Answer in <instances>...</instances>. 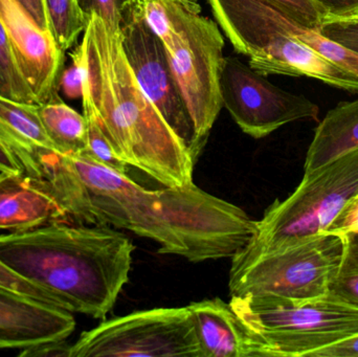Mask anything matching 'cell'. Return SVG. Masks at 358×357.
<instances>
[{"mask_svg": "<svg viewBox=\"0 0 358 357\" xmlns=\"http://www.w3.org/2000/svg\"><path fill=\"white\" fill-rule=\"evenodd\" d=\"M0 94L16 102L38 104L29 83L21 71L16 54L1 21H0Z\"/></svg>", "mask_w": 358, "mask_h": 357, "instance_id": "obj_20", "label": "cell"}, {"mask_svg": "<svg viewBox=\"0 0 358 357\" xmlns=\"http://www.w3.org/2000/svg\"><path fill=\"white\" fill-rule=\"evenodd\" d=\"M329 293L358 306V274H340L329 287Z\"/></svg>", "mask_w": 358, "mask_h": 357, "instance_id": "obj_28", "label": "cell"}, {"mask_svg": "<svg viewBox=\"0 0 358 357\" xmlns=\"http://www.w3.org/2000/svg\"><path fill=\"white\" fill-rule=\"evenodd\" d=\"M87 16L96 14L115 34L120 35L122 13L127 0H79Z\"/></svg>", "mask_w": 358, "mask_h": 357, "instance_id": "obj_25", "label": "cell"}, {"mask_svg": "<svg viewBox=\"0 0 358 357\" xmlns=\"http://www.w3.org/2000/svg\"><path fill=\"white\" fill-rule=\"evenodd\" d=\"M0 138L14 153L23 172L38 177V159L55 151L39 115V105L16 102L0 94Z\"/></svg>", "mask_w": 358, "mask_h": 357, "instance_id": "obj_15", "label": "cell"}, {"mask_svg": "<svg viewBox=\"0 0 358 357\" xmlns=\"http://www.w3.org/2000/svg\"><path fill=\"white\" fill-rule=\"evenodd\" d=\"M358 148V100L341 102L315 130L305 161V174Z\"/></svg>", "mask_w": 358, "mask_h": 357, "instance_id": "obj_17", "label": "cell"}, {"mask_svg": "<svg viewBox=\"0 0 358 357\" xmlns=\"http://www.w3.org/2000/svg\"><path fill=\"white\" fill-rule=\"evenodd\" d=\"M220 94L222 106L254 138H265L292 122L319 117L317 104L277 87L235 57H223Z\"/></svg>", "mask_w": 358, "mask_h": 357, "instance_id": "obj_10", "label": "cell"}, {"mask_svg": "<svg viewBox=\"0 0 358 357\" xmlns=\"http://www.w3.org/2000/svg\"><path fill=\"white\" fill-rule=\"evenodd\" d=\"M50 34L63 52L77 43L87 27L88 16L79 0H44Z\"/></svg>", "mask_w": 358, "mask_h": 357, "instance_id": "obj_19", "label": "cell"}, {"mask_svg": "<svg viewBox=\"0 0 358 357\" xmlns=\"http://www.w3.org/2000/svg\"><path fill=\"white\" fill-rule=\"evenodd\" d=\"M17 1L27 10L41 29L50 31L44 0H17Z\"/></svg>", "mask_w": 358, "mask_h": 357, "instance_id": "obj_33", "label": "cell"}, {"mask_svg": "<svg viewBox=\"0 0 358 357\" xmlns=\"http://www.w3.org/2000/svg\"><path fill=\"white\" fill-rule=\"evenodd\" d=\"M357 14H358V10H357V14H355V15H357ZM353 16H355V15H353Z\"/></svg>", "mask_w": 358, "mask_h": 357, "instance_id": "obj_37", "label": "cell"}, {"mask_svg": "<svg viewBox=\"0 0 358 357\" xmlns=\"http://www.w3.org/2000/svg\"><path fill=\"white\" fill-rule=\"evenodd\" d=\"M192 1H197V0H192Z\"/></svg>", "mask_w": 358, "mask_h": 357, "instance_id": "obj_36", "label": "cell"}, {"mask_svg": "<svg viewBox=\"0 0 358 357\" xmlns=\"http://www.w3.org/2000/svg\"><path fill=\"white\" fill-rule=\"evenodd\" d=\"M120 37L141 87L191 153L195 138L191 115L172 73L165 46L145 22L138 0H127L124 6Z\"/></svg>", "mask_w": 358, "mask_h": 357, "instance_id": "obj_11", "label": "cell"}, {"mask_svg": "<svg viewBox=\"0 0 358 357\" xmlns=\"http://www.w3.org/2000/svg\"><path fill=\"white\" fill-rule=\"evenodd\" d=\"M284 13L309 29H317L326 13L313 0H269Z\"/></svg>", "mask_w": 358, "mask_h": 357, "instance_id": "obj_24", "label": "cell"}, {"mask_svg": "<svg viewBox=\"0 0 358 357\" xmlns=\"http://www.w3.org/2000/svg\"><path fill=\"white\" fill-rule=\"evenodd\" d=\"M245 329L248 357H308L358 335V306L336 296L307 301L264 296H231Z\"/></svg>", "mask_w": 358, "mask_h": 357, "instance_id": "obj_5", "label": "cell"}, {"mask_svg": "<svg viewBox=\"0 0 358 357\" xmlns=\"http://www.w3.org/2000/svg\"><path fill=\"white\" fill-rule=\"evenodd\" d=\"M187 308L204 357H248V335L229 304L203 300Z\"/></svg>", "mask_w": 358, "mask_h": 357, "instance_id": "obj_16", "label": "cell"}, {"mask_svg": "<svg viewBox=\"0 0 358 357\" xmlns=\"http://www.w3.org/2000/svg\"><path fill=\"white\" fill-rule=\"evenodd\" d=\"M75 329L71 312L0 289V349L64 341Z\"/></svg>", "mask_w": 358, "mask_h": 357, "instance_id": "obj_13", "label": "cell"}, {"mask_svg": "<svg viewBox=\"0 0 358 357\" xmlns=\"http://www.w3.org/2000/svg\"><path fill=\"white\" fill-rule=\"evenodd\" d=\"M0 21L38 104L60 100L59 80L65 52L50 31L41 29L17 0H0Z\"/></svg>", "mask_w": 358, "mask_h": 357, "instance_id": "obj_12", "label": "cell"}, {"mask_svg": "<svg viewBox=\"0 0 358 357\" xmlns=\"http://www.w3.org/2000/svg\"><path fill=\"white\" fill-rule=\"evenodd\" d=\"M71 345L64 341L46 342L21 350L20 357H69Z\"/></svg>", "mask_w": 358, "mask_h": 357, "instance_id": "obj_29", "label": "cell"}, {"mask_svg": "<svg viewBox=\"0 0 358 357\" xmlns=\"http://www.w3.org/2000/svg\"><path fill=\"white\" fill-rule=\"evenodd\" d=\"M317 31L328 39L358 54V20L325 15Z\"/></svg>", "mask_w": 358, "mask_h": 357, "instance_id": "obj_23", "label": "cell"}, {"mask_svg": "<svg viewBox=\"0 0 358 357\" xmlns=\"http://www.w3.org/2000/svg\"><path fill=\"white\" fill-rule=\"evenodd\" d=\"M145 22L162 40L193 122L192 157L197 161L220 112L224 39L218 23L192 0H140Z\"/></svg>", "mask_w": 358, "mask_h": 357, "instance_id": "obj_4", "label": "cell"}, {"mask_svg": "<svg viewBox=\"0 0 358 357\" xmlns=\"http://www.w3.org/2000/svg\"><path fill=\"white\" fill-rule=\"evenodd\" d=\"M208 2L231 45L248 57V64L257 73L311 78L341 89L358 92L357 75L294 37L286 27V13L269 0Z\"/></svg>", "mask_w": 358, "mask_h": 357, "instance_id": "obj_6", "label": "cell"}, {"mask_svg": "<svg viewBox=\"0 0 358 357\" xmlns=\"http://www.w3.org/2000/svg\"><path fill=\"white\" fill-rule=\"evenodd\" d=\"M132 241L108 226L55 222L0 236V260L71 314L104 319L128 281Z\"/></svg>", "mask_w": 358, "mask_h": 357, "instance_id": "obj_3", "label": "cell"}, {"mask_svg": "<svg viewBox=\"0 0 358 357\" xmlns=\"http://www.w3.org/2000/svg\"><path fill=\"white\" fill-rule=\"evenodd\" d=\"M37 178L73 224L130 231L155 241L159 254L195 263L233 257L254 232L255 221L243 210L194 182L148 190L84 154L43 153Z\"/></svg>", "mask_w": 358, "mask_h": 357, "instance_id": "obj_1", "label": "cell"}, {"mask_svg": "<svg viewBox=\"0 0 358 357\" xmlns=\"http://www.w3.org/2000/svg\"><path fill=\"white\" fill-rule=\"evenodd\" d=\"M323 8L326 15L336 17H348L357 14L358 0H313Z\"/></svg>", "mask_w": 358, "mask_h": 357, "instance_id": "obj_31", "label": "cell"}, {"mask_svg": "<svg viewBox=\"0 0 358 357\" xmlns=\"http://www.w3.org/2000/svg\"><path fill=\"white\" fill-rule=\"evenodd\" d=\"M55 222H71L41 178L24 172H0V230H33Z\"/></svg>", "mask_w": 358, "mask_h": 357, "instance_id": "obj_14", "label": "cell"}, {"mask_svg": "<svg viewBox=\"0 0 358 357\" xmlns=\"http://www.w3.org/2000/svg\"><path fill=\"white\" fill-rule=\"evenodd\" d=\"M0 289L14 291L31 299L38 300L43 303L64 309L61 302L50 291L22 278L10 266L6 265L2 260H0Z\"/></svg>", "mask_w": 358, "mask_h": 357, "instance_id": "obj_22", "label": "cell"}, {"mask_svg": "<svg viewBox=\"0 0 358 357\" xmlns=\"http://www.w3.org/2000/svg\"><path fill=\"white\" fill-rule=\"evenodd\" d=\"M344 237L345 255L340 274H358V233Z\"/></svg>", "mask_w": 358, "mask_h": 357, "instance_id": "obj_32", "label": "cell"}, {"mask_svg": "<svg viewBox=\"0 0 358 357\" xmlns=\"http://www.w3.org/2000/svg\"><path fill=\"white\" fill-rule=\"evenodd\" d=\"M39 115L56 152L81 155L87 149V122L84 115L62 100L39 105Z\"/></svg>", "mask_w": 358, "mask_h": 357, "instance_id": "obj_18", "label": "cell"}, {"mask_svg": "<svg viewBox=\"0 0 358 357\" xmlns=\"http://www.w3.org/2000/svg\"><path fill=\"white\" fill-rule=\"evenodd\" d=\"M348 17H349V18L357 19V20H358V14L355 15V16H348Z\"/></svg>", "mask_w": 358, "mask_h": 357, "instance_id": "obj_35", "label": "cell"}, {"mask_svg": "<svg viewBox=\"0 0 358 357\" xmlns=\"http://www.w3.org/2000/svg\"><path fill=\"white\" fill-rule=\"evenodd\" d=\"M358 196V148L304 174L285 201H275L258 221L242 256L287 249L327 234L347 205Z\"/></svg>", "mask_w": 358, "mask_h": 357, "instance_id": "obj_7", "label": "cell"}, {"mask_svg": "<svg viewBox=\"0 0 358 357\" xmlns=\"http://www.w3.org/2000/svg\"><path fill=\"white\" fill-rule=\"evenodd\" d=\"M71 64L63 69L59 80V90L69 99H82L83 96L84 67L81 48L78 45L71 54Z\"/></svg>", "mask_w": 358, "mask_h": 357, "instance_id": "obj_26", "label": "cell"}, {"mask_svg": "<svg viewBox=\"0 0 358 357\" xmlns=\"http://www.w3.org/2000/svg\"><path fill=\"white\" fill-rule=\"evenodd\" d=\"M83 115L87 122V149L83 153L94 161L124 174H128L130 166L124 163L113 152L106 136L103 133L94 109L87 103H82Z\"/></svg>", "mask_w": 358, "mask_h": 357, "instance_id": "obj_21", "label": "cell"}, {"mask_svg": "<svg viewBox=\"0 0 358 357\" xmlns=\"http://www.w3.org/2000/svg\"><path fill=\"white\" fill-rule=\"evenodd\" d=\"M204 357L185 307L155 308L104 321L85 331L69 357Z\"/></svg>", "mask_w": 358, "mask_h": 357, "instance_id": "obj_9", "label": "cell"}, {"mask_svg": "<svg viewBox=\"0 0 358 357\" xmlns=\"http://www.w3.org/2000/svg\"><path fill=\"white\" fill-rule=\"evenodd\" d=\"M358 233V196L353 199L336 218L327 234H336L341 236Z\"/></svg>", "mask_w": 358, "mask_h": 357, "instance_id": "obj_27", "label": "cell"}, {"mask_svg": "<svg viewBox=\"0 0 358 357\" xmlns=\"http://www.w3.org/2000/svg\"><path fill=\"white\" fill-rule=\"evenodd\" d=\"M308 357H358V335L311 352Z\"/></svg>", "mask_w": 358, "mask_h": 357, "instance_id": "obj_30", "label": "cell"}, {"mask_svg": "<svg viewBox=\"0 0 358 357\" xmlns=\"http://www.w3.org/2000/svg\"><path fill=\"white\" fill-rule=\"evenodd\" d=\"M0 172H23L22 167L14 153L0 138Z\"/></svg>", "mask_w": 358, "mask_h": 357, "instance_id": "obj_34", "label": "cell"}, {"mask_svg": "<svg viewBox=\"0 0 358 357\" xmlns=\"http://www.w3.org/2000/svg\"><path fill=\"white\" fill-rule=\"evenodd\" d=\"M79 46L84 67L82 103L94 109L115 155L163 186L193 184L195 161L141 87L119 34L90 14Z\"/></svg>", "mask_w": 358, "mask_h": 357, "instance_id": "obj_2", "label": "cell"}, {"mask_svg": "<svg viewBox=\"0 0 358 357\" xmlns=\"http://www.w3.org/2000/svg\"><path fill=\"white\" fill-rule=\"evenodd\" d=\"M345 255V237L324 234L271 253L231 257V296L284 298L307 301L329 293L340 275Z\"/></svg>", "mask_w": 358, "mask_h": 357, "instance_id": "obj_8", "label": "cell"}]
</instances>
